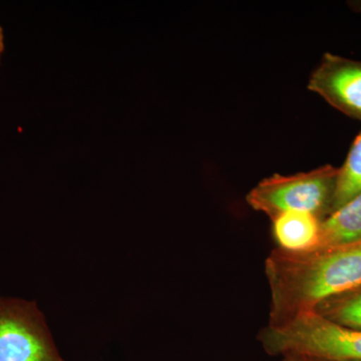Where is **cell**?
<instances>
[{"label":"cell","instance_id":"obj_1","mask_svg":"<svg viewBox=\"0 0 361 361\" xmlns=\"http://www.w3.org/2000/svg\"><path fill=\"white\" fill-rule=\"evenodd\" d=\"M270 327L312 312L323 301L361 285V241L292 252L275 248L265 261Z\"/></svg>","mask_w":361,"mask_h":361},{"label":"cell","instance_id":"obj_2","mask_svg":"<svg viewBox=\"0 0 361 361\" xmlns=\"http://www.w3.org/2000/svg\"><path fill=\"white\" fill-rule=\"evenodd\" d=\"M258 341L271 356L296 353L326 361H361V330L341 326L314 311L281 327H264Z\"/></svg>","mask_w":361,"mask_h":361},{"label":"cell","instance_id":"obj_3","mask_svg":"<svg viewBox=\"0 0 361 361\" xmlns=\"http://www.w3.org/2000/svg\"><path fill=\"white\" fill-rule=\"evenodd\" d=\"M338 168L331 165L307 173L266 178L249 192L246 199L254 210L270 219L282 213L311 214L325 220L334 211Z\"/></svg>","mask_w":361,"mask_h":361},{"label":"cell","instance_id":"obj_4","mask_svg":"<svg viewBox=\"0 0 361 361\" xmlns=\"http://www.w3.org/2000/svg\"><path fill=\"white\" fill-rule=\"evenodd\" d=\"M0 361H65L35 303L0 298Z\"/></svg>","mask_w":361,"mask_h":361},{"label":"cell","instance_id":"obj_5","mask_svg":"<svg viewBox=\"0 0 361 361\" xmlns=\"http://www.w3.org/2000/svg\"><path fill=\"white\" fill-rule=\"evenodd\" d=\"M308 89L342 114L361 121V61L336 54H323Z\"/></svg>","mask_w":361,"mask_h":361},{"label":"cell","instance_id":"obj_6","mask_svg":"<svg viewBox=\"0 0 361 361\" xmlns=\"http://www.w3.org/2000/svg\"><path fill=\"white\" fill-rule=\"evenodd\" d=\"M271 221L277 248L302 252L313 250L318 246L322 221L315 216L288 212L279 214Z\"/></svg>","mask_w":361,"mask_h":361},{"label":"cell","instance_id":"obj_7","mask_svg":"<svg viewBox=\"0 0 361 361\" xmlns=\"http://www.w3.org/2000/svg\"><path fill=\"white\" fill-rule=\"evenodd\" d=\"M361 241V192L322 222L316 248Z\"/></svg>","mask_w":361,"mask_h":361},{"label":"cell","instance_id":"obj_8","mask_svg":"<svg viewBox=\"0 0 361 361\" xmlns=\"http://www.w3.org/2000/svg\"><path fill=\"white\" fill-rule=\"evenodd\" d=\"M314 312L341 326L361 330V285L323 301Z\"/></svg>","mask_w":361,"mask_h":361},{"label":"cell","instance_id":"obj_9","mask_svg":"<svg viewBox=\"0 0 361 361\" xmlns=\"http://www.w3.org/2000/svg\"><path fill=\"white\" fill-rule=\"evenodd\" d=\"M360 192L361 132L351 145L343 165L338 168V179H337L336 197H334L332 213Z\"/></svg>","mask_w":361,"mask_h":361},{"label":"cell","instance_id":"obj_10","mask_svg":"<svg viewBox=\"0 0 361 361\" xmlns=\"http://www.w3.org/2000/svg\"><path fill=\"white\" fill-rule=\"evenodd\" d=\"M281 361H326L320 360V358L313 357V356H308L304 355H296V353H291V355H286L281 356Z\"/></svg>","mask_w":361,"mask_h":361},{"label":"cell","instance_id":"obj_11","mask_svg":"<svg viewBox=\"0 0 361 361\" xmlns=\"http://www.w3.org/2000/svg\"><path fill=\"white\" fill-rule=\"evenodd\" d=\"M0 42H1V35H0Z\"/></svg>","mask_w":361,"mask_h":361},{"label":"cell","instance_id":"obj_12","mask_svg":"<svg viewBox=\"0 0 361 361\" xmlns=\"http://www.w3.org/2000/svg\"><path fill=\"white\" fill-rule=\"evenodd\" d=\"M360 11H361V4H360Z\"/></svg>","mask_w":361,"mask_h":361},{"label":"cell","instance_id":"obj_13","mask_svg":"<svg viewBox=\"0 0 361 361\" xmlns=\"http://www.w3.org/2000/svg\"><path fill=\"white\" fill-rule=\"evenodd\" d=\"M0 45H1V42H0Z\"/></svg>","mask_w":361,"mask_h":361}]
</instances>
